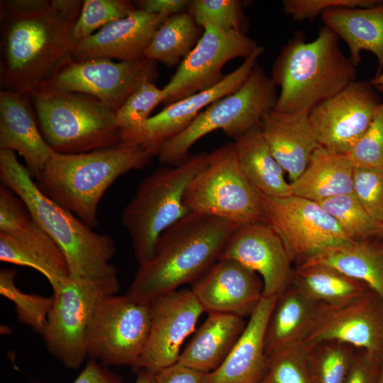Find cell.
Instances as JSON below:
<instances>
[{
  "mask_svg": "<svg viewBox=\"0 0 383 383\" xmlns=\"http://www.w3.org/2000/svg\"><path fill=\"white\" fill-rule=\"evenodd\" d=\"M118 276L96 279L70 277L53 290L47 324L40 335L48 352L64 366L78 369L87 357L89 330L100 302L118 294Z\"/></svg>",
  "mask_w": 383,
  "mask_h": 383,
  "instance_id": "10",
  "label": "cell"
},
{
  "mask_svg": "<svg viewBox=\"0 0 383 383\" xmlns=\"http://www.w3.org/2000/svg\"><path fill=\"white\" fill-rule=\"evenodd\" d=\"M237 227L222 218L189 213L160 235L152 257L139 266L126 295L150 303L194 282L220 259Z\"/></svg>",
  "mask_w": 383,
  "mask_h": 383,
  "instance_id": "2",
  "label": "cell"
},
{
  "mask_svg": "<svg viewBox=\"0 0 383 383\" xmlns=\"http://www.w3.org/2000/svg\"><path fill=\"white\" fill-rule=\"evenodd\" d=\"M133 1L127 0H84L79 18L74 28V35L84 39L98 28L135 11Z\"/></svg>",
  "mask_w": 383,
  "mask_h": 383,
  "instance_id": "38",
  "label": "cell"
},
{
  "mask_svg": "<svg viewBox=\"0 0 383 383\" xmlns=\"http://www.w3.org/2000/svg\"><path fill=\"white\" fill-rule=\"evenodd\" d=\"M317 203L336 221L351 240H365L380 235L381 226L371 218L354 192Z\"/></svg>",
  "mask_w": 383,
  "mask_h": 383,
  "instance_id": "36",
  "label": "cell"
},
{
  "mask_svg": "<svg viewBox=\"0 0 383 383\" xmlns=\"http://www.w3.org/2000/svg\"><path fill=\"white\" fill-rule=\"evenodd\" d=\"M33 220L23 199L4 184L0 186V233L18 232Z\"/></svg>",
  "mask_w": 383,
  "mask_h": 383,
  "instance_id": "44",
  "label": "cell"
},
{
  "mask_svg": "<svg viewBox=\"0 0 383 383\" xmlns=\"http://www.w3.org/2000/svg\"><path fill=\"white\" fill-rule=\"evenodd\" d=\"M233 144L243 174L260 193L271 197L292 195L286 172L274 157L260 125L234 139Z\"/></svg>",
  "mask_w": 383,
  "mask_h": 383,
  "instance_id": "30",
  "label": "cell"
},
{
  "mask_svg": "<svg viewBox=\"0 0 383 383\" xmlns=\"http://www.w3.org/2000/svg\"><path fill=\"white\" fill-rule=\"evenodd\" d=\"M163 98L162 89L158 88L154 82H143L116 111L118 126L123 130L143 124Z\"/></svg>",
  "mask_w": 383,
  "mask_h": 383,
  "instance_id": "40",
  "label": "cell"
},
{
  "mask_svg": "<svg viewBox=\"0 0 383 383\" xmlns=\"http://www.w3.org/2000/svg\"><path fill=\"white\" fill-rule=\"evenodd\" d=\"M203 33L188 11L166 18L155 31L145 57L168 67L179 65Z\"/></svg>",
  "mask_w": 383,
  "mask_h": 383,
  "instance_id": "33",
  "label": "cell"
},
{
  "mask_svg": "<svg viewBox=\"0 0 383 383\" xmlns=\"http://www.w3.org/2000/svg\"><path fill=\"white\" fill-rule=\"evenodd\" d=\"M206 373L177 362L155 372V383H204Z\"/></svg>",
  "mask_w": 383,
  "mask_h": 383,
  "instance_id": "46",
  "label": "cell"
},
{
  "mask_svg": "<svg viewBox=\"0 0 383 383\" xmlns=\"http://www.w3.org/2000/svg\"><path fill=\"white\" fill-rule=\"evenodd\" d=\"M292 284L316 302L331 305L348 303L369 289L362 282L323 265H298Z\"/></svg>",
  "mask_w": 383,
  "mask_h": 383,
  "instance_id": "32",
  "label": "cell"
},
{
  "mask_svg": "<svg viewBox=\"0 0 383 383\" xmlns=\"http://www.w3.org/2000/svg\"><path fill=\"white\" fill-rule=\"evenodd\" d=\"M165 18L137 9L126 17L116 20L79 40L72 57L78 60L108 58L135 61L142 59L155 31Z\"/></svg>",
  "mask_w": 383,
  "mask_h": 383,
  "instance_id": "21",
  "label": "cell"
},
{
  "mask_svg": "<svg viewBox=\"0 0 383 383\" xmlns=\"http://www.w3.org/2000/svg\"><path fill=\"white\" fill-rule=\"evenodd\" d=\"M277 297L262 298L227 357L206 374L204 383H259L267 369L265 335Z\"/></svg>",
  "mask_w": 383,
  "mask_h": 383,
  "instance_id": "23",
  "label": "cell"
},
{
  "mask_svg": "<svg viewBox=\"0 0 383 383\" xmlns=\"http://www.w3.org/2000/svg\"><path fill=\"white\" fill-rule=\"evenodd\" d=\"M354 167L348 155L318 146L307 167L290 182L292 195L316 202L353 192Z\"/></svg>",
  "mask_w": 383,
  "mask_h": 383,
  "instance_id": "29",
  "label": "cell"
},
{
  "mask_svg": "<svg viewBox=\"0 0 383 383\" xmlns=\"http://www.w3.org/2000/svg\"><path fill=\"white\" fill-rule=\"evenodd\" d=\"M321 18L323 26L345 42L350 59L357 67L360 53L370 51L377 59L375 76L383 69V2L368 8H333L324 11Z\"/></svg>",
  "mask_w": 383,
  "mask_h": 383,
  "instance_id": "27",
  "label": "cell"
},
{
  "mask_svg": "<svg viewBox=\"0 0 383 383\" xmlns=\"http://www.w3.org/2000/svg\"><path fill=\"white\" fill-rule=\"evenodd\" d=\"M307 352L301 344L270 355L267 371L259 383H313Z\"/></svg>",
  "mask_w": 383,
  "mask_h": 383,
  "instance_id": "39",
  "label": "cell"
},
{
  "mask_svg": "<svg viewBox=\"0 0 383 383\" xmlns=\"http://www.w3.org/2000/svg\"><path fill=\"white\" fill-rule=\"evenodd\" d=\"M379 0H284L282 10L294 21L313 20L333 8H368L377 6Z\"/></svg>",
  "mask_w": 383,
  "mask_h": 383,
  "instance_id": "43",
  "label": "cell"
},
{
  "mask_svg": "<svg viewBox=\"0 0 383 383\" xmlns=\"http://www.w3.org/2000/svg\"><path fill=\"white\" fill-rule=\"evenodd\" d=\"M150 326L149 303L112 294L98 306L87 341V357L106 367H136Z\"/></svg>",
  "mask_w": 383,
  "mask_h": 383,
  "instance_id": "11",
  "label": "cell"
},
{
  "mask_svg": "<svg viewBox=\"0 0 383 383\" xmlns=\"http://www.w3.org/2000/svg\"><path fill=\"white\" fill-rule=\"evenodd\" d=\"M358 350L336 340L321 342L307 350L313 383H344Z\"/></svg>",
  "mask_w": 383,
  "mask_h": 383,
  "instance_id": "34",
  "label": "cell"
},
{
  "mask_svg": "<svg viewBox=\"0 0 383 383\" xmlns=\"http://www.w3.org/2000/svg\"><path fill=\"white\" fill-rule=\"evenodd\" d=\"M16 152L0 150V179L27 206L33 220L59 245L70 277L96 279L118 276L111 261L116 247L113 238L95 232L69 210L45 195Z\"/></svg>",
  "mask_w": 383,
  "mask_h": 383,
  "instance_id": "3",
  "label": "cell"
},
{
  "mask_svg": "<svg viewBox=\"0 0 383 383\" xmlns=\"http://www.w3.org/2000/svg\"><path fill=\"white\" fill-rule=\"evenodd\" d=\"M370 82L355 80L309 111L318 144L348 155L369 128L380 103Z\"/></svg>",
  "mask_w": 383,
  "mask_h": 383,
  "instance_id": "17",
  "label": "cell"
},
{
  "mask_svg": "<svg viewBox=\"0 0 383 383\" xmlns=\"http://www.w3.org/2000/svg\"><path fill=\"white\" fill-rule=\"evenodd\" d=\"M1 2V89L27 94L72 57L83 1Z\"/></svg>",
  "mask_w": 383,
  "mask_h": 383,
  "instance_id": "1",
  "label": "cell"
},
{
  "mask_svg": "<svg viewBox=\"0 0 383 383\" xmlns=\"http://www.w3.org/2000/svg\"><path fill=\"white\" fill-rule=\"evenodd\" d=\"M339 39L323 26L313 40L307 41L299 31L285 43L270 76L280 88L274 111H310L357 80L356 67L342 51Z\"/></svg>",
  "mask_w": 383,
  "mask_h": 383,
  "instance_id": "4",
  "label": "cell"
},
{
  "mask_svg": "<svg viewBox=\"0 0 383 383\" xmlns=\"http://www.w3.org/2000/svg\"><path fill=\"white\" fill-rule=\"evenodd\" d=\"M152 155L140 146L119 144L91 152H54L36 177L39 189L91 228L98 226L99 202L121 175L145 167Z\"/></svg>",
  "mask_w": 383,
  "mask_h": 383,
  "instance_id": "5",
  "label": "cell"
},
{
  "mask_svg": "<svg viewBox=\"0 0 383 383\" xmlns=\"http://www.w3.org/2000/svg\"><path fill=\"white\" fill-rule=\"evenodd\" d=\"M0 260L38 271L47 279L52 291L70 277L62 250L33 218L18 232L0 233Z\"/></svg>",
  "mask_w": 383,
  "mask_h": 383,
  "instance_id": "25",
  "label": "cell"
},
{
  "mask_svg": "<svg viewBox=\"0 0 383 383\" xmlns=\"http://www.w3.org/2000/svg\"><path fill=\"white\" fill-rule=\"evenodd\" d=\"M260 194L265 223L280 237L297 266L328 249L354 241L316 201L294 195L271 197Z\"/></svg>",
  "mask_w": 383,
  "mask_h": 383,
  "instance_id": "12",
  "label": "cell"
},
{
  "mask_svg": "<svg viewBox=\"0 0 383 383\" xmlns=\"http://www.w3.org/2000/svg\"><path fill=\"white\" fill-rule=\"evenodd\" d=\"M187 11L201 28L211 24L223 30L245 34L249 27L241 1L193 0Z\"/></svg>",
  "mask_w": 383,
  "mask_h": 383,
  "instance_id": "37",
  "label": "cell"
},
{
  "mask_svg": "<svg viewBox=\"0 0 383 383\" xmlns=\"http://www.w3.org/2000/svg\"><path fill=\"white\" fill-rule=\"evenodd\" d=\"M258 274L231 259H219L194 282L192 293L207 313L250 317L263 297Z\"/></svg>",
  "mask_w": 383,
  "mask_h": 383,
  "instance_id": "20",
  "label": "cell"
},
{
  "mask_svg": "<svg viewBox=\"0 0 383 383\" xmlns=\"http://www.w3.org/2000/svg\"><path fill=\"white\" fill-rule=\"evenodd\" d=\"M33 383H43L33 382ZM73 383H123L120 376L99 362L89 359Z\"/></svg>",
  "mask_w": 383,
  "mask_h": 383,
  "instance_id": "48",
  "label": "cell"
},
{
  "mask_svg": "<svg viewBox=\"0 0 383 383\" xmlns=\"http://www.w3.org/2000/svg\"><path fill=\"white\" fill-rule=\"evenodd\" d=\"M264 138L291 182L308 165L318 143L309 118V111L267 112L260 123Z\"/></svg>",
  "mask_w": 383,
  "mask_h": 383,
  "instance_id": "24",
  "label": "cell"
},
{
  "mask_svg": "<svg viewBox=\"0 0 383 383\" xmlns=\"http://www.w3.org/2000/svg\"><path fill=\"white\" fill-rule=\"evenodd\" d=\"M184 204L189 213L213 216L241 226L265 223L259 192L243 174L233 143L207 154V164L187 186Z\"/></svg>",
  "mask_w": 383,
  "mask_h": 383,
  "instance_id": "9",
  "label": "cell"
},
{
  "mask_svg": "<svg viewBox=\"0 0 383 383\" xmlns=\"http://www.w3.org/2000/svg\"><path fill=\"white\" fill-rule=\"evenodd\" d=\"M380 235H383V224L381 226Z\"/></svg>",
  "mask_w": 383,
  "mask_h": 383,
  "instance_id": "52",
  "label": "cell"
},
{
  "mask_svg": "<svg viewBox=\"0 0 383 383\" xmlns=\"http://www.w3.org/2000/svg\"><path fill=\"white\" fill-rule=\"evenodd\" d=\"M16 274L14 269H1L0 294L13 304L21 323L29 326L41 335L47 324L52 296L23 292L16 286Z\"/></svg>",
  "mask_w": 383,
  "mask_h": 383,
  "instance_id": "35",
  "label": "cell"
},
{
  "mask_svg": "<svg viewBox=\"0 0 383 383\" xmlns=\"http://www.w3.org/2000/svg\"><path fill=\"white\" fill-rule=\"evenodd\" d=\"M157 77L156 62L146 57L116 62L108 58L71 57L46 82L95 97L116 111L140 84L154 82Z\"/></svg>",
  "mask_w": 383,
  "mask_h": 383,
  "instance_id": "13",
  "label": "cell"
},
{
  "mask_svg": "<svg viewBox=\"0 0 383 383\" xmlns=\"http://www.w3.org/2000/svg\"><path fill=\"white\" fill-rule=\"evenodd\" d=\"M318 304L291 284L277 298L269 317L265 335L267 356L303 345L313 325Z\"/></svg>",
  "mask_w": 383,
  "mask_h": 383,
  "instance_id": "28",
  "label": "cell"
},
{
  "mask_svg": "<svg viewBox=\"0 0 383 383\" xmlns=\"http://www.w3.org/2000/svg\"><path fill=\"white\" fill-rule=\"evenodd\" d=\"M301 265L335 269L365 284L383 301V246L379 244L353 241L321 252Z\"/></svg>",
  "mask_w": 383,
  "mask_h": 383,
  "instance_id": "31",
  "label": "cell"
},
{
  "mask_svg": "<svg viewBox=\"0 0 383 383\" xmlns=\"http://www.w3.org/2000/svg\"><path fill=\"white\" fill-rule=\"evenodd\" d=\"M381 363L359 350L344 383H379Z\"/></svg>",
  "mask_w": 383,
  "mask_h": 383,
  "instance_id": "45",
  "label": "cell"
},
{
  "mask_svg": "<svg viewBox=\"0 0 383 383\" xmlns=\"http://www.w3.org/2000/svg\"><path fill=\"white\" fill-rule=\"evenodd\" d=\"M207 154L190 155L184 162L157 168L138 184L121 216L138 265L152 256L160 235L189 212L184 204L186 189L204 169Z\"/></svg>",
  "mask_w": 383,
  "mask_h": 383,
  "instance_id": "7",
  "label": "cell"
},
{
  "mask_svg": "<svg viewBox=\"0 0 383 383\" xmlns=\"http://www.w3.org/2000/svg\"><path fill=\"white\" fill-rule=\"evenodd\" d=\"M353 192L378 225L383 224V168L354 167Z\"/></svg>",
  "mask_w": 383,
  "mask_h": 383,
  "instance_id": "42",
  "label": "cell"
},
{
  "mask_svg": "<svg viewBox=\"0 0 383 383\" xmlns=\"http://www.w3.org/2000/svg\"><path fill=\"white\" fill-rule=\"evenodd\" d=\"M277 97V85L257 64L241 87L211 104L186 129L162 145L157 156L160 162L167 166L184 162L194 144L216 130L235 139L260 125L263 116L274 109Z\"/></svg>",
  "mask_w": 383,
  "mask_h": 383,
  "instance_id": "8",
  "label": "cell"
},
{
  "mask_svg": "<svg viewBox=\"0 0 383 383\" xmlns=\"http://www.w3.org/2000/svg\"><path fill=\"white\" fill-rule=\"evenodd\" d=\"M264 51L265 48L260 45L215 86L166 106L138 126L121 130L120 144L143 147L153 157L157 156L162 145L186 129L204 109L241 87Z\"/></svg>",
  "mask_w": 383,
  "mask_h": 383,
  "instance_id": "15",
  "label": "cell"
},
{
  "mask_svg": "<svg viewBox=\"0 0 383 383\" xmlns=\"http://www.w3.org/2000/svg\"><path fill=\"white\" fill-rule=\"evenodd\" d=\"M370 83L374 89L383 92V72H382L379 74L374 76V77L370 81Z\"/></svg>",
  "mask_w": 383,
  "mask_h": 383,
  "instance_id": "50",
  "label": "cell"
},
{
  "mask_svg": "<svg viewBox=\"0 0 383 383\" xmlns=\"http://www.w3.org/2000/svg\"><path fill=\"white\" fill-rule=\"evenodd\" d=\"M28 94L0 91V150L18 152L33 177L40 174L54 154L45 140Z\"/></svg>",
  "mask_w": 383,
  "mask_h": 383,
  "instance_id": "22",
  "label": "cell"
},
{
  "mask_svg": "<svg viewBox=\"0 0 383 383\" xmlns=\"http://www.w3.org/2000/svg\"><path fill=\"white\" fill-rule=\"evenodd\" d=\"M135 383H155V372L145 369H140Z\"/></svg>",
  "mask_w": 383,
  "mask_h": 383,
  "instance_id": "49",
  "label": "cell"
},
{
  "mask_svg": "<svg viewBox=\"0 0 383 383\" xmlns=\"http://www.w3.org/2000/svg\"><path fill=\"white\" fill-rule=\"evenodd\" d=\"M329 340L349 344L382 360L383 301L381 299L369 289L345 304H319L303 345L309 350Z\"/></svg>",
  "mask_w": 383,
  "mask_h": 383,
  "instance_id": "16",
  "label": "cell"
},
{
  "mask_svg": "<svg viewBox=\"0 0 383 383\" xmlns=\"http://www.w3.org/2000/svg\"><path fill=\"white\" fill-rule=\"evenodd\" d=\"M246 325L243 317L208 313L206 320L181 351L177 362L206 374L216 370L227 357Z\"/></svg>",
  "mask_w": 383,
  "mask_h": 383,
  "instance_id": "26",
  "label": "cell"
},
{
  "mask_svg": "<svg viewBox=\"0 0 383 383\" xmlns=\"http://www.w3.org/2000/svg\"><path fill=\"white\" fill-rule=\"evenodd\" d=\"M148 338L137 369L156 372L175 364L185 339L205 312L191 289H177L149 303Z\"/></svg>",
  "mask_w": 383,
  "mask_h": 383,
  "instance_id": "18",
  "label": "cell"
},
{
  "mask_svg": "<svg viewBox=\"0 0 383 383\" xmlns=\"http://www.w3.org/2000/svg\"><path fill=\"white\" fill-rule=\"evenodd\" d=\"M348 156L354 167L383 168V101L377 106L369 128Z\"/></svg>",
  "mask_w": 383,
  "mask_h": 383,
  "instance_id": "41",
  "label": "cell"
},
{
  "mask_svg": "<svg viewBox=\"0 0 383 383\" xmlns=\"http://www.w3.org/2000/svg\"><path fill=\"white\" fill-rule=\"evenodd\" d=\"M202 28L198 43L162 88L165 106L215 86L225 77L222 70L227 62L238 57L245 60L260 46L240 32L211 24Z\"/></svg>",
  "mask_w": 383,
  "mask_h": 383,
  "instance_id": "14",
  "label": "cell"
},
{
  "mask_svg": "<svg viewBox=\"0 0 383 383\" xmlns=\"http://www.w3.org/2000/svg\"><path fill=\"white\" fill-rule=\"evenodd\" d=\"M189 0H140L133 1L138 9L164 17L185 12L189 9Z\"/></svg>",
  "mask_w": 383,
  "mask_h": 383,
  "instance_id": "47",
  "label": "cell"
},
{
  "mask_svg": "<svg viewBox=\"0 0 383 383\" xmlns=\"http://www.w3.org/2000/svg\"><path fill=\"white\" fill-rule=\"evenodd\" d=\"M27 94L40 131L54 152L77 154L120 144L116 111L96 98L47 82Z\"/></svg>",
  "mask_w": 383,
  "mask_h": 383,
  "instance_id": "6",
  "label": "cell"
},
{
  "mask_svg": "<svg viewBox=\"0 0 383 383\" xmlns=\"http://www.w3.org/2000/svg\"><path fill=\"white\" fill-rule=\"evenodd\" d=\"M220 259L234 260L262 278L263 296H279L292 284V260L278 234L267 223L237 227Z\"/></svg>",
  "mask_w": 383,
  "mask_h": 383,
  "instance_id": "19",
  "label": "cell"
},
{
  "mask_svg": "<svg viewBox=\"0 0 383 383\" xmlns=\"http://www.w3.org/2000/svg\"><path fill=\"white\" fill-rule=\"evenodd\" d=\"M379 383H383V357L381 363Z\"/></svg>",
  "mask_w": 383,
  "mask_h": 383,
  "instance_id": "51",
  "label": "cell"
}]
</instances>
